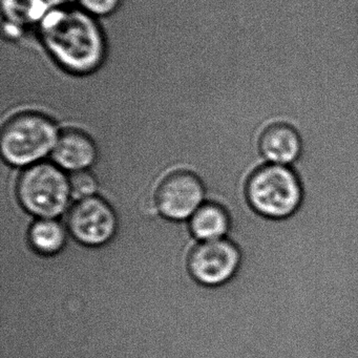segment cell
I'll return each mask as SVG.
<instances>
[{"label": "cell", "mask_w": 358, "mask_h": 358, "mask_svg": "<svg viewBox=\"0 0 358 358\" xmlns=\"http://www.w3.org/2000/svg\"><path fill=\"white\" fill-rule=\"evenodd\" d=\"M246 196L251 208L262 217L285 220L301 208L303 190L292 166L266 163L249 178Z\"/></svg>", "instance_id": "7a4b0ae2"}, {"label": "cell", "mask_w": 358, "mask_h": 358, "mask_svg": "<svg viewBox=\"0 0 358 358\" xmlns=\"http://www.w3.org/2000/svg\"><path fill=\"white\" fill-rule=\"evenodd\" d=\"M51 9H56V8H68L72 5L76 0H47ZM78 1V0H77Z\"/></svg>", "instance_id": "9a60e30c"}, {"label": "cell", "mask_w": 358, "mask_h": 358, "mask_svg": "<svg viewBox=\"0 0 358 358\" xmlns=\"http://www.w3.org/2000/svg\"><path fill=\"white\" fill-rule=\"evenodd\" d=\"M3 13L13 24L41 22L51 10L47 0H3Z\"/></svg>", "instance_id": "7c38bea8"}, {"label": "cell", "mask_w": 358, "mask_h": 358, "mask_svg": "<svg viewBox=\"0 0 358 358\" xmlns=\"http://www.w3.org/2000/svg\"><path fill=\"white\" fill-rule=\"evenodd\" d=\"M16 196L32 217L56 219L68 209L72 199L70 180L57 165L37 163L20 173Z\"/></svg>", "instance_id": "277c9868"}, {"label": "cell", "mask_w": 358, "mask_h": 358, "mask_svg": "<svg viewBox=\"0 0 358 358\" xmlns=\"http://www.w3.org/2000/svg\"><path fill=\"white\" fill-rule=\"evenodd\" d=\"M39 34L52 58L73 74H89L103 62V33L94 16L83 9L50 10L39 22Z\"/></svg>", "instance_id": "6da1fadb"}, {"label": "cell", "mask_w": 358, "mask_h": 358, "mask_svg": "<svg viewBox=\"0 0 358 358\" xmlns=\"http://www.w3.org/2000/svg\"><path fill=\"white\" fill-rule=\"evenodd\" d=\"M69 180H70L72 200L76 202L93 198L99 194V181L95 173L90 169L71 173Z\"/></svg>", "instance_id": "4fadbf2b"}, {"label": "cell", "mask_w": 358, "mask_h": 358, "mask_svg": "<svg viewBox=\"0 0 358 358\" xmlns=\"http://www.w3.org/2000/svg\"><path fill=\"white\" fill-rule=\"evenodd\" d=\"M242 253L229 238L201 242L192 248L188 269L192 278L205 287H220L238 273Z\"/></svg>", "instance_id": "5b68a950"}, {"label": "cell", "mask_w": 358, "mask_h": 358, "mask_svg": "<svg viewBox=\"0 0 358 358\" xmlns=\"http://www.w3.org/2000/svg\"><path fill=\"white\" fill-rule=\"evenodd\" d=\"M29 245L41 255H56L68 244L66 227L56 219H38L28 230Z\"/></svg>", "instance_id": "8fae6325"}, {"label": "cell", "mask_w": 358, "mask_h": 358, "mask_svg": "<svg viewBox=\"0 0 358 358\" xmlns=\"http://www.w3.org/2000/svg\"><path fill=\"white\" fill-rule=\"evenodd\" d=\"M190 232L196 241L208 242L227 238L231 227L229 213L222 205L206 202L188 222Z\"/></svg>", "instance_id": "30bf717a"}, {"label": "cell", "mask_w": 358, "mask_h": 358, "mask_svg": "<svg viewBox=\"0 0 358 358\" xmlns=\"http://www.w3.org/2000/svg\"><path fill=\"white\" fill-rule=\"evenodd\" d=\"M259 150L270 164L292 166L303 156V138L299 127L284 119H275L259 129Z\"/></svg>", "instance_id": "ba28073f"}, {"label": "cell", "mask_w": 358, "mask_h": 358, "mask_svg": "<svg viewBox=\"0 0 358 358\" xmlns=\"http://www.w3.org/2000/svg\"><path fill=\"white\" fill-rule=\"evenodd\" d=\"M83 11L92 16H108L114 13L121 0H78Z\"/></svg>", "instance_id": "5bb4252c"}, {"label": "cell", "mask_w": 358, "mask_h": 358, "mask_svg": "<svg viewBox=\"0 0 358 358\" xmlns=\"http://www.w3.org/2000/svg\"><path fill=\"white\" fill-rule=\"evenodd\" d=\"M99 152L93 138L78 129L60 131L57 143L52 152L54 164L71 173L93 169Z\"/></svg>", "instance_id": "9c48e42d"}, {"label": "cell", "mask_w": 358, "mask_h": 358, "mask_svg": "<svg viewBox=\"0 0 358 358\" xmlns=\"http://www.w3.org/2000/svg\"><path fill=\"white\" fill-rule=\"evenodd\" d=\"M69 234L87 247L106 246L118 231V217L114 208L100 196L75 203L66 217Z\"/></svg>", "instance_id": "8992f818"}, {"label": "cell", "mask_w": 358, "mask_h": 358, "mask_svg": "<svg viewBox=\"0 0 358 358\" xmlns=\"http://www.w3.org/2000/svg\"><path fill=\"white\" fill-rule=\"evenodd\" d=\"M60 131L47 115L22 112L14 115L1 129V155L13 167H27L41 163L52 154Z\"/></svg>", "instance_id": "3957f363"}, {"label": "cell", "mask_w": 358, "mask_h": 358, "mask_svg": "<svg viewBox=\"0 0 358 358\" xmlns=\"http://www.w3.org/2000/svg\"><path fill=\"white\" fill-rule=\"evenodd\" d=\"M206 190L202 180L188 171L167 176L156 192L159 213L165 219L186 222L204 204Z\"/></svg>", "instance_id": "52a82bcc"}]
</instances>
